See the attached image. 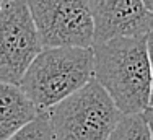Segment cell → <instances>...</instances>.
<instances>
[{
    "label": "cell",
    "mask_w": 153,
    "mask_h": 140,
    "mask_svg": "<svg viewBox=\"0 0 153 140\" xmlns=\"http://www.w3.org/2000/svg\"><path fill=\"white\" fill-rule=\"evenodd\" d=\"M41 49L26 0H3L0 7V82L20 85L28 65Z\"/></svg>",
    "instance_id": "5b68a950"
},
{
    "label": "cell",
    "mask_w": 153,
    "mask_h": 140,
    "mask_svg": "<svg viewBox=\"0 0 153 140\" xmlns=\"http://www.w3.org/2000/svg\"><path fill=\"white\" fill-rule=\"evenodd\" d=\"M108 140H152V108L135 114H122Z\"/></svg>",
    "instance_id": "ba28073f"
},
{
    "label": "cell",
    "mask_w": 153,
    "mask_h": 140,
    "mask_svg": "<svg viewBox=\"0 0 153 140\" xmlns=\"http://www.w3.org/2000/svg\"><path fill=\"white\" fill-rule=\"evenodd\" d=\"M42 47H91L93 21L88 0H26Z\"/></svg>",
    "instance_id": "277c9868"
},
{
    "label": "cell",
    "mask_w": 153,
    "mask_h": 140,
    "mask_svg": "<svg viewBox=\"0 0 153 140\" xmlns=\"http://www.w3.org/2000/svg\"><path fill=\"white\" fill-rule=\"evenodd\" d=\"M39 112L20 85L0 82V140L8 139Z\"/></svg>",
    "instance_id": "52a82bcc"
},
{
    "label": "cell",
    "mask_w": 153,
    "mask_h": 140,
    "mask_svg": "<svg viewBox=\"0 0 153 140\" xmlns=\"http://www.w3.org/2000/svg\"><path fill=\"white\" fill-rule=\"evenodd\" d=\"M93 77V49L80 46L42 47L28 65L20 86L39 111H46Z\"/></svg>",
    "instance_id": "7a4b0ae2"
},
{
    "label": "cell",
    "mask_w": 153,
    "mask_h": 140,
    "mask_svg": "<svg viewBox=\"0 0 153 140\" xmlns=\"http://www.w3.org/2000/svg\"><path fill=\"white\" fill-rule=\"evenodd\" d=\"M2 3H3V0H0V7H2Z\"/></svg>",
    "instance_id": "8fae6325"
},
{
    "label": "cell",
    "mask_w": 153,
    "mask_h": 140,
    "mask_svg": "<svg viewBox=\"0 0 153 140\" xmlns=\"http://www.w3.org/2000/svg\"><path fill=\"white\" fill-rule=\"evenodd\" d=\"M46 112L56 140H108L122 116L94 77Z\"/></svg>",
    "instance_id": "3957f363"
},
{
    "label": "cell",
    "mask_w": 153,
    "mask_h": 140,
    "mask_svg": "<svg viewBox=\"0 0 153 140\" xmlns=\"http://www.w3.org/2000/svg\"><path fill=\"white\" fill-rule=\"evenodd\" d=\"M93 77L122 114L152 108L150 34L117 36L91 44Z\"/></svg>",
    "instance_id": "6da1fadb"
},
{
    "label": "cell",
    "mask_w": 153,
    "mask_h": 140,
    "mask_svg": "<svg viewBox=\"0 0 153 140\" xmlns=\"http://www.w3.org/2000/svg\"><path fill=\"white\" fill-rule=\"evenodd\" d=\"M5 140H56L49 117L46 111H41L34 119L26 122Z\"/></svg>",
    "instance_id": "9c48e42d"
},
{
    "label": "cell",
    "mask_w": 153,
    "mask_h": 140,
    "mask_svg": "<svg viewBox=\"0 0 153 140\" xmlns=\"http://www.w3.org/2000/svg\"><path fill=\"white\" fill-rule=\"evenodd\" d=\"M93 44L117 36L152 34V10L143 0H88Z\"/></svg>",
    "instance_id": "8992f818"
},
{
    "label": "cell",
    "mask_w": 153,
    "mask_h": 140,
    "mask_svg": "<svg viewBox=\"0 0 153 140\" xmlns=\"http://www.w3.org/2000/svg\"><path fill=\"white\" fill-rule=\"evenodd\" d=\"M143 3H145V7H147L148 10L153 8V0H143Z\"/></svg>",
    "instance_id": "30bf717a"
}]
</instances>
